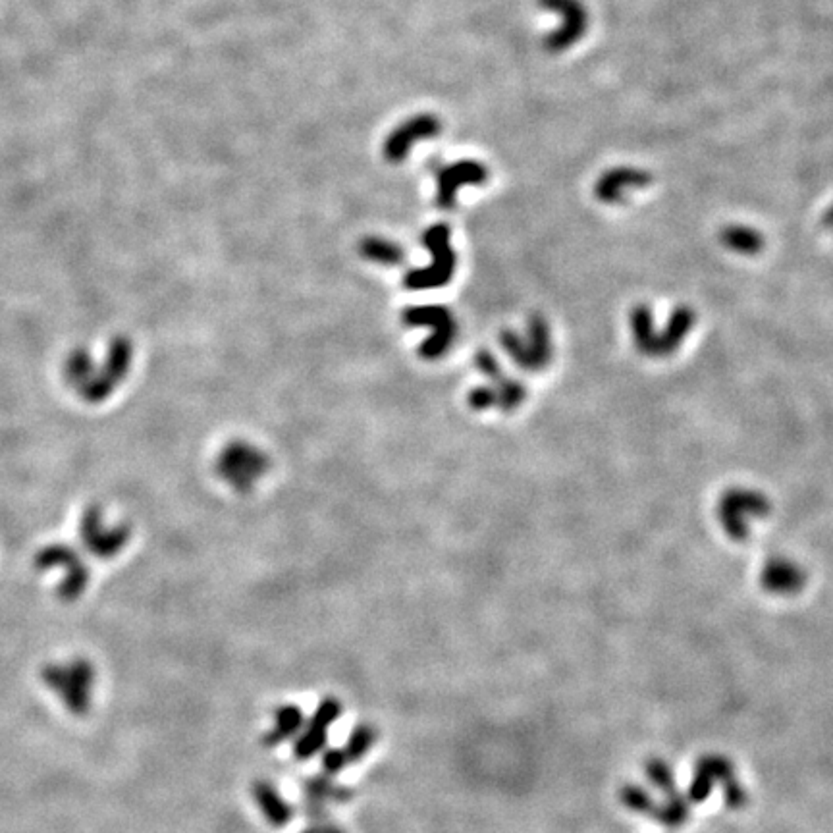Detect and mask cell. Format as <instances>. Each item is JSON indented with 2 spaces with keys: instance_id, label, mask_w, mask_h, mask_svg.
I'll use <instances>...</instances> for the list:
<instances>
[{
  "instance_id": "31",
  "label": "cell",
  "mask_w": 833,
  "mask_h": 833,
  "mask_svg": "<svg viewBox=\"0 0 833 833\" xmlns=\"http://www.w3.org/2000/svg\"><path fill=\"white\" fill-rule=\"evenodd\" d=\"M326 822V820H324ZM299 833H323V822L321 824H311L309 828H305L303 832Z\"/></svg>"
},
{
  "instance_id": "18",
  "label": "cell",
  "mask_w": 833,
  "mask_h": 833,
  "mask_svg": "<svg viewBox=\"0 0 833 833\" xmlns=\"http://www.w3.org/2000/svg\"><path fill=\"white\" fill-rule=\"evenodd\" d=\"M764 591L778 596H789L805 587V573L789 560H772L762 571Z\"/></svg>"
},
{
  "instance_id": "26",
  "label": "cell",
  "mask_w": 833,
  "mask_h": 833,
  "mask_svg": "<svg viewBox=\"0 0 833 833\" xmlns=\"http://www.w3.org/2000/svg\"><path fill=\"white\" fill-rule=\"evenodd\" d=\"M646 776H648V780L652 781L662 793H666V797L677 793L672 768L668 766V762H664L660 758L648 760L646 762Z\"/></svg>"
},
{
  "instance_id": "17",
  "label": "cell",
  "mask_w": 833,
  "mask_h": 833,
  "mask_svg": "<svg viewBox=\"0 0 833 833\" xmlns=\"http://www.w3.org/2000/svg\"><path fill=\"white\" fill-rule=\"evenodd\" d=\"M251 795L257 803L259 810L263 812L265 820L274 828H284L294 820L296 810L280 795L276 785L269 780L253 781Z\"/></svg>"
},
{
  "instance_id": "27",
  "label": "cell",
  "mask_w": 833,
  "mask_h": 833,
  "mask_svg": "<svg viewBox=\"0 0 833 833\" xmlns=\"http://www.w3.org/2000/svg\"><path fill=\"white\" fill-rule=\"evenodd\" d=\"M724 785V799H726V807L729 810H741V808L747 807V803H749V795H747V791H745V787L737 781V778H731V780H727L726 783H722Z\"/></svg>"
},
{
  "instance_id": "6",
  "label": "cell",
  "mask_w": 833,
  "mask_h": 833,
  "mask_svg": "<svg viewBox=\"0 0 833 833\" xmlns=\"http://www.w3.org/2000/svg\"><path fill=\"white\" fill-rule=\"evenodd\" d=\"M477 367L490 378V384L477 388L469 396V404L475 409H486V407L513 409L523 400L525 390L521 388V384L500 377V365L488 351L477 353Z\"/></svg>"
},
{
  "instance_id": "3",
  "label": "cell",
  "mask_w": 833,
  "mask_h": 833,
  "mask_svg": "<svg viewBox=\"0 0 833 833\" xmlns=\"http://www.w3.org/2000/svg\"><path fill=\"white\" fill-rule=\"evenodd\" d=\"M269 467V456L242 440L228 444L216 459L218 477L240 492L253 488Z\"/></svg>"
},
{
  "instance_id": "30",
  "label": "cell",
  "mask_w": 833,
  "mask_h": 833,
  "mask_svg": "<svg viewBox=\"0 0 833 833\" xmlns=\"http://www.w3.org/2000/svg\"><path fill=\"white\" fill-rule=\"evenodd\" d=\"M822 222H824V226H826L828 230H833V205L830 209H828V211H826V215H824V220H822Z\"/></svg>"
},
{
  "instance_id": "12",
  "label": "cell",
  "mask_w": 833,
  "mask_h": 833,
  "mask_svg": "<svg viewBox=\"0 0 833 833\" xmlns=\"http://www.w3.org/2000/svg\"><path fill=\"white\" fill-rule=\"evenodd\" d=\"M54 565H60L66 569V575L58 589L60 598L64 600L80 598L81 592L85 591L89 583V573H87V567L81 562L80 556H76V552L70 550L68 546H49L41 550L37 556V567L51 569Z\"/></svg>"
},
{
  "instance_id": "20",
  "label": "cell",
  "mask_w": 833,
  "mask_h": 833,
  "mask_svg": "<svg viewBox=\"0 0 833 833\" xmlns=\"http://www.w3.org/2000/svg\"><path fill=\"white\" fill-rule=\"evenodd\" d=\"M303 799L307 801H319V803H340L346 805L353 799V791L346 785H338L326 774L311 776L303 781Z\"/></svg>"
},
{
  "instance_id": "24",
  "label": "cell",
  "mask_w": 833,
  "mask_h": 833,
  "mask_svg": "<svg viewBox=\"0 0 833 833\" xmlns=\"http://www.w3.org/2000/svg\"><path fill=\"white\" fill-rule=\"evenodd\" d=\"M689 818V799L683 797L679 791L668 797L664 805L656 808L654 820L666 828H679Z\"/></svg>"
},
{
  "instance_id": "5",
  "label": "cell",
  "mask_w": 833,
  "mask_h": 833,
  "mask_svg": "<svg viewBox=\"0 0 833 833\" xmlns=\"http://www.w3.org/2000/svg\"><path fill=\"white\" fill-rule=\"evenodd\" d=\"M537 2L540 8L562 16V26L552 29L544 37V49L548 53H565L587 35L591 26V14L583 0H537Z\"/></svg>"
},
{
  "instance_id": "10",
  "label": "cell",
  "mask_w": 833,
  "mask_h": 833,
  "mask_svg": "<svg viewBox=\"0 0 833 833\" xmlns=\"http://www.w3.org/2000/svg\"><path fill=\"white\" fill-rule=\"evenodd\" d=\"M130 363H132V344L126 338H114V342L110 344L105 369L81 388V394L91 402L105 400L112 394V390L126 378Z\"/></svg>"
},
{
  "instance_id": "13",
  "label": "cell",
  "mask_w": 833,
  "mask_h": 833,
  "mask_svg": "<svg viewBox=\"0 0 833 833\" xmlns=\"http://www.w3.org/2000/svg\"><path fill=\"white\" fill-rule=\"evenodd\" d=\"M502 344L513 357V361L519 363L521 367H533V369L542 367L550 353L548 332L544 323L540 321H533L529 324L523 336L515 332H506L502 338Z\"/></svg>"
},
{
  "instance_id": "11",
  "label": "cell",
  "mask_w": 833,
  "mask_h": 833,
  "mask_svg": "<svg viewBox=\"0 0 833 833\" xmlns=\"http://www.w3.org/2000/svg\"><path fill=\"white\" fill-rule=\"evenodd\" d=\"M488 176V168L483 162L461 161L440 168L436 174V207L442 211L454 209L459 189L463 186H483Z\"/></svg>"
},
{
  "instance_id": "2",
  "label": "cell",
  "mask_w": 833,
  "mask_h": 833,
  "mask_svg": "<svg viewBox=\"0 0 833 833\" xmlns=\"http://www.w3.org/2000/svg\"><path fill=\"white\" fill-rule=\"evenodd\" d=\"M423 243L429 249V267L409 270L405 274V286L409 290H429L440 288L452 280L456 270L457 257L450 243V226L434 224L423 234Z\"/></svg>"
},
{
  "instance_id": "8",
  "label": "cell",
  "mask_w": 833,
  "mask_h": 833,
  "mask_svg": "<svg viewBox=\"0 0 833 833\" xmlns=\"http://www.w3.org/2000/svg\"><path fill=\"white\" fill-rule=\"evenodd\" d=\"M442 132V122L434 114H417L404 124H400L392 134L386 137L382 155L390 164H400L407 159L411 147L419 141L432 139Z\"/></svg>"
},
{
  "instance_id": "14",
  "label": "cell",
  "mask_w": 833,
  "mask_h": 833,
  "mask_svg": "<svg viewBox=\"0 0 833 833\" xmlns=\"http://www.w3.org/2000/svg\"><path fill=\"white\" fill-rule=\"evenodd\" d=\"M81 535H83V542H85V546L91 554H95L97 558L107 560V558H114L128 544L130 531H128V527L105 529L103 521H101V511L95 506V508H89V511L83 517Z\"/></svg>"
},
{
  "instance_id": "21",
  "label": "cell",
  "mask_w": 833,
  "mask_h": 833,
  "mask_svg": "<svg viewBox=\"0 0 833 833\" xmlns=\"http://www.w3.org/2000/svg\"><path fill=\"white\" fill-rule=\"evenodd\" d=\"M720 242L726 245L727 249L741 253V255H754L760 253L764 247V238L758 230L749 228V226H741V224H731L726 226L720 232Z\"/></svg>"
},
{
  "instance_id": "29",
  "label": "cell",
  "mask_w": 833,
  "mask_h": 833,
  "mask_svg": "<svg viewBox=\"0 0 833 833\" xmlns=\"http://www.w3.org/2000/svg\"><path fill=\"white\" fill-rule=\"evenodd\" d=\"M323 833H346V830L342 826L326 820V822H323Z\"/></svg>"
},
{
  "instance_id": "4",
  "label": "cell",
  "mask_w": 833,
  "mask_h": 833,
  "mask_svg": "<svg viewBox=\"0 0 833 833\" xmlns=\"http://www.w3.org/2000/svg\"><path fill=\"white\" fill-rule=\"evenodd\" d=\"M407 326H421L429 330L427 342L421 346L425 359H440L454 346L457 336L456 317L450 309L440 305L409 307L404 313Z\"/></svg>"
},
{
  "instance_id": "16",
  "label": "cell",
  "mask_w": 833,
  "mask_h": 833,
  "mask_svg": "<svg viewBox=\"0 0 833 833\" xmlns=\"http://www.w3.org/2000/svg\"><path fill=\"white\" fill-rule=\"evenodd\" d=\"M766 513V504L754 492H731L722 502V521L729 533L745 537L749 531V517H760Z\"/></svg>"
},
{
  "instance_id": "7",
  "label": "cell",
  "mask_w": 833,
  "mask_h": 833,
  "mask_svg": "<svg viewBox=\"0 0 833 833\" xmlns=\"http://www.w3.org/2000/svg\"><path fill=\"white\" fill-rule=\"evenodd\" d=\"M344 706L336 697H326L319 702L307 726H303L294 743L297 760H311L313 756L323 753L328 741L330 726L342 716Z\"/></svg>"
},
{
  "instance_id": "28",
  "label": "cell",
  "mask_w": 833,
  "mask_h": 833,
  "mask_svg": "<svg viewBox=\"0 0 833 833\" xmlns=\"http://www.w3.org/2000/svg\"><path fill=\"white\" fill-rule=\"evenodd\" d=\"M321 764H323V774L326 776H330V778H334V776H338L350 762H348V758H346V753H344V749H326L323 751V760H321Z\"/></svg>"
},
{
  "instance_id": "25",
  "label": "cell",
  "mask_w": 833,
  "mask_h": 833,
  "mask_svg": "<svg viewBox=\"0 0 833 833\" xmlns=\"http://www.w3.org/2000/svg\"><path fill=\"white\" fill-rule=\"evenodd\" d=\"M619 797H621V803L629 810L654 818L658 805L652 801V797L646 793L641 785H633V783L623 785L621 791H619Z\"/></svg>"
},
{
  "instance_id": "22",
  "label": "cell",
  "mask_w": 833,
  "mask_h": 833,
  "mask_svg": "<svg viewBox=\"0 0 833 833\" xmlns=\"http://www.w3.org/2000/svg\"><path fill=\"white\" fill-rule=\"evenodd\" d=\"M359 253L377 265L396 267L405 259L404 249L398 243L384 238H365L359 245Z\"/></svg>"
},
{
  "instance_id": "15",
  "label": "cell",
  "mask_w": 833,
  "mask_h": 833,
  "mask_svg": "<svg viewBox=\"0 0 833 833\" xmlns=\"http://www.w3.org/2000/svg\"><path fill=\"white\" fill-rule=\"evenodd\" d=\"M731 778H735V770L729 758L722 754H704L697 762L687 799L695 805H700L708 799L718 781L726 783Z\"/></svg>"
},
{
  "instance_id": "9",
  "label": "cell",
  "mask_w": 833,
  "mask_h": 833,
  "mask_svg": "<svg viewBox=\"0 0 833 833\" xmlns=\"http://www.w3.org/2000/svg\"><path fill=\"white\" fill-rule=\"evenodd\" d=\"M654 176L637 166H614L598 176L594 182V197L604 205H623L627 193L633 189H645L652 184Z\"/></svg>"
},
{
  "instance_id": "1",
  "label": "cell",
  "mask_w": 833,
  "mask_h": 833,
  "mask_svg": "<svg viewBox=\"0 0 833 833\" xmlns=\"http://www.w3.org/2000/svg\"><path fill=\"white\" fill-rule=\"evenodd\" d=\"M41 681L72 716L83 718L89 714L97 685V668L91 660L76 656L45 664Z\"/></svg>"
},
{
  "instance_id": "19",
  "label": "cell",
  "mask_w": 833,
  "mask_h": 833,
  "mask_svg": "<svg viewBox=\"0 0 833 833\" xmlns=\"http://www.w3.org/2000/svg\"><path fill=\"white\" fill-rule=\"evenodd\" d=\"M303 726H305V718H303L301 708L296 704H282L274 710V722L263 737V745L272 749L286 741L297 739Z\"/></svg>"
},
{
  "instance_id": "23",
  "label": "cell",
  "mask_w": 833,
  "mask_h": 833,
  "mask_svg": "<svg viewBox=\"0 0 833 833\" xmlns=\"http://www.w3.org/2000/svg\"><path fill=\"white\" fill-rule=\"evenodd\" d=\"M377 743V729L371 724H357L351 729L348 743L344 747V753L348 762H359L363 760L367 754L371 753V749Z\"/></svg>"
}]
</instances>
